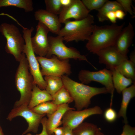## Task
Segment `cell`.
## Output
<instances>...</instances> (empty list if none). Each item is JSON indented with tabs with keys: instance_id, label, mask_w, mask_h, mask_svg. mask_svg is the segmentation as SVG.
Masks as SVG:
<instances>
[{
	"instance_id": "17",
	"label": "cell",
	"mask_w": 135,
	"mask_h": 135,
	"mask_svg": "<svg viewBox=\"0 0 135 135\" xmlns=\"http://www.w3.org/2000/svg\"><path fill=\"white\" fill-rule=\"evenodd\" d=\"M75 110L74 108L70 107L68 104H64L59 105L57 110L52 114H46L48 118L46 126L48 134L52 135L53 130L62 124V119L66 111Z\"/></svg>"
},
{
	"instance_id": "43",
	"label": "cell",
	"mask_w": 135,
	"mask_h": 135,
	"mask_svg": "<svg viewBox=\"0 0 135 135\" xmlns=\"http://www.w3.org/2000/svg\"><path fill=\"white\" fill-rule=\"evenodd\" d=\"M52 135H54V134H53Z\"/></svg>"
},
{
	"instance_id": "14",
	"label": "cell",
	"mask_w": 135,
	"mask_h": 135,
	"mask_svg": "<svg viewBox=\"0 0 135 135\" xmlns=\"http://www.w3.org/2000/svg\"><path fill=\"white\" fill-rule=\"evenodd\" d=\"M90 12L82 0H73L69 6L63 8L59 18L61 24L64 23L71 18L75 20H80L86 17Z\"/></svg>"
},
{
	"instance_id": "40",
	"label": "cell",
	"mask_w": 135,
	"mask_h": 135,
	"mask_svg": "<svg viewBox=\"0 0 135 135\" xmlns=\"http://www.w3.org/2000/svg\"><path fill=\"white\" fill-rule=\"evenodd\" d=\"M96 135H104V134L101 132L100 130L97 132Z\"/></svg>"
},
{
	"instance_id": "13",
	"label": "cell",
	"mask_w": 135,
	"mask_h": 135,
	"mask_svg": "<svg viewBox=\"0 0 135 135\" xmlns=\"http://www.w3.org/2000/svg\"><path fill=\"white\" fill-rule=\"evenodd\" d=\"M95 54L98 56L100 63L104 64L106 69L111 70L115 69L124 60L128 59V56L120 53L114 46L102 49Z\"/></svg>"
},
{
	"instance_id": "9",
	"label": "cell",
	"mask_w": 135,
	"mask_h": 135,
	"mask_svg": "<svg viewBox=\"0 0 135 135\" xmlns=\"http://www.w3.org/2000/svg\"><path fill=\"white\" fill-rule=\"evenodd\" d=\"M78 77L81 83L84 84H88L94 81L98 82L104 86L108 93L111 94L110 103H112L115 89L112 81L111 71L106 68L98 71L82 70L79 72Z\"/></svg>"
},
{
	"instance_id": "5",
	"label": "cell",
	"mask_w": 135,
	"mask_h": 135,
	"mask_svg": "<svg viewBox=\"0 0 135 135\" xmlns=\"http://www.w3.org/2000/svg\"><path fill=\"white\" fill-rule=\"evenodd\" d=\"M34 28H23V37L25 44L22 53L24 54L27 59L30 72L34 80V83L41 89L45 90L46 84L42 76L40 69L39 63L32 46L31 38Z\"/></svg>"
},
{
	"instance_id": "46",
	"label": "cell",
	"mask_w": 135,
	"mask_h": 135,
	"mask_svg": "<svg viewBox=\"0 0 135 135\" xmlns=\"http://www.w3.org/2000/svg\"></svg>"
},
{
	"instance_id": "42",
	"label": "cell",
	"mask_w": 135,
	"mask_h": 135,
	"mask_svg": "<svg viewBox=\"0 0 135 135\" xmlns=\"http://www.w3.org/2000/svg\"><path fill=\"white\" fill-rule=\"evenodd\" d=\"M7 14H4V13H2L0 14V15H6L7 16Z\"/></svg>"
},
{
	"instance_id": "4",
	"label": "cell",
	"mask_w": 135,
	"mask_h": 135,
	"mask_svg": "<svg viewBox=\"0 0 135 135\" xmlns=\"http://www.w3.org/2000/svg\"><path fill=\"white\" fill-rule=\"evenodd\" d=\"M19 62L15 75V82L20 97V99L15 102L14 108L22 105L28 106L34 84L33 77L29 71L27 59L23 53Z\"/></svg>"
},
{
	"instance_id": "34",
	"label": "cell",
	"mask_w": 135,
	"mask_h": 135,
	"mask_svg": "<svg viewBox=\"0 0 135 135\" xmlns=\"http://www.w3.org/2000/svg\"><path fill=\"white\" fill-rule=\"evenodd\" d=\"M106 17L108 20H109L113 24H115L116 22V18L114 11H110L106 15Z\"/></svg>"
},
{
	"instance_id": "25",
	"label": "cell",
	"mask_w": 135,
	"mask_h": 135,
	"mask_svg": "<svg viewBox=\"0 0 135 135\" xmlns=\"http://www.w3.org/2000/svg\"><path fill=\"white\" fill-rule=\"evenodd\" d=\"M100 130L93 124L82 122L72 130L73 135H96Z\"/></svg>"
},
{
	"instance_id": "33",
	"label": "cell",
	"mask_w": 135,
	"mask_h": 135,
	"mask_svg": "<svg viewBox=\"0 0 135 135\" xmlns=\"http://www.w3.org/2000/svg\"><path fill=\"white\" fill-rule=\"evenodd\" d=\"M47 118L45 117H44L42 119L41 123L42 126V130L40 134L36 135H49L48 134L46 128V123ZM25 135H32V134L29 133H28L25 134Z\"/></svg>"
},
{
	"instance_id": "3",
	"label": "cell",
	"mask_w": 135,
	"mask_h": 135,
	"mask_svg": "<svg viewBox=\"0 0 135 135\" xmlns=\"http://www.w3.org/2000/svg\"><path fill=\"white\" fill-rule=\"evenodd\" d=\"M94 18L89 14L84 18L79 20L66 21L64 26L61 28L58 34L66 42L88 40L94 30Z\"/></svg>"
},
{
	"instance_id": "30",
	"label": "cell",
	"mask_w": 135,
	"mask_h": 135,
	"mask_svg": "<svg viewBox=\"0 0 135 135\" xmlns=\"http://www.w3.org/2000/svg\"><path fill=\"white\" fill-rule=\"evenodd\" d=\"M121 6L123 10L126 13L128 12L134 17L135 13L132 8V0H116Z\"/></svg>"
},
{
	"instance_id": "23",
	"label": "cell",
	"mask_w": 135,
	"mask_h": 135,
	"mask_svg": "<svg viewBox=\"0 0 135 135\" xmlns=\"http://www.w3.org/2000/svg\"><path fill=\"white\" fill-rule=\"evenodd\" d=\"M135 64L130 60L123 61L115 69L126 78L135 82Z\"/></svg>"
},
{
	"instance_id": "19",
	"label": "cell",
	"mask_w": 135,
	"mask_h": 135,
	"mask_svg": "<svg viewBox=\"0 0 135 135\" xmlns=\"http://www.w3.org/2000/svg\"><path fill=\"white\" fill-rule=\"evenodd\" d=\"M122 98L121 106L117 118L122 117L125 124H128L126 116V110L129 103L132 99L135 96V84L123 90L122 92Z\"/></svg>"
},
{
	"instance_id": "29",
	"label": "cell",
	"mask_w": 135,
	"mask_h": 135,
	"mask_svg": "<svg viewBox=\"0 0 135 135\" xmlns=\"http://www.w3.org/2000/svg\"><path fill=\"white\" fill-rule=\"evenodd\" d=\"M108 0H82L83 3L90 12L92 10H98Z\"/></svg>"
},
{
	"instance_id": "37",
	"label": "cell",
	"mask_w": 135,
	"mask_h": 135,
	"mask_svg": "<svg viewBox=\"0 0 135 135\" xmlns=\"http://www.w3.org/2000/svg\"><path fill=\"white\" fill-rule=\"evenodd\" d=\"M53 132L54 135H62L63 133L62 127L56 128L53 130Z\"/></svg>"
},
{
	"instance_id": "26",
	"label": "cell",
	"mask_w": 135,
	"mask_h": 135,
	"mask_svg": "<svg viewBox=\"0 0 135 135\" xmlns=\"http://www.w3.org/2000/svg\"><path fill=\"white\" fill-rule=\"evenodd\" d=\"M52 96V102L58 106L68 104L74 101L69 92L64 86Z\"/></svg>"
},
{
	"instance_id": "32",
	"label": "cell",
	"mask_w": 135,
	"mask_h": 135,
	"mask_svg": "<svg viewBox=\"0 0 135 135\" xmlns=\"http://www.w3.org/2000/svg\"><path fill=\"white\" fill-rule=\"evenodd\" d=\"M120 135H135V127L131 126L128 124H125Z\"/></svg>"
},
{
	"instance_id": "6",
	"label": "cell",
	"mask_w": 135,
	"mask_h": 135,
	"mask_svg": "<svg viewBox=\"0 0 135 135\" xmlns=\"http://www.w3.org/2000/svg\"><path fill=\"white\" fill-rule=\"evenodd\" d=\"M0 32L6 38V51L12 55L17 62L20 61L24 44V40L18 28L13 24L2 23Z\"/></svg>"
},
{
	"instance_id": "11",
	"label": "cell",
	"mask_w": 135,
	"mask_h": 135,
	"mask_svg": "<svg viewBox=\"0 0 135 135\" xmlns=\"http://www.w3.org/2000/svg\"><path fill=\"white\" fill-rule=\"evenodd\" d=\"M103 111L99 106H96L80 110H69L65 113L62 118L63 126L73 130L88 117L94 114H101Z\"/></svg>"
},
{
	"instance_id": "28",
	"label": "cell",
	"mask_w": 135,
	"mask_h": 135,
	"mask_svg": "<svg viewBox=\"0 0 135 135\" xmlns=\"http://www.w3.org/2000/svg\"><path fill=\"white\" fill-rule=\"evenodd\" d=\"M44 2L48 11L56 15L61 12L63 7L60 0H45Z\"/></svg>"
},
{
	"instance_id": "27",
	"label": "cell",
	"mask_w": 135,
	"mask_h": 135,
	"mask_svg": "<svg viewBox=\"0 0 135 135\" xmlns=\"http://www.w3.org/2000/svg\"><path fill=\"white\" fill-rule=\"evenodd\" d=\"M58 106L52 101H48L42 103L31 110L39 114H51L57 110Z\"/></svg>"
},
{
	"instance_id": "2",
	"label": "cell",
	"mask_w": 135,
	"mask_h": 135,
	"mask_svg": "<svg viewBox=\"0 0 135 135\" xmlns=\"http://www.w3.org/2000/svg\"><path fill=\"white\" fill-rule=\"evenodd\" d=\"M124 25L116 24L94 26L86 46L90 52L96 53L99 50L114 46L117 37Z\"/></svg>"
},
{
	"instance_id": "38",
	"label": "cell",
	"mask_w": 135,
	"mask_h": 135,
	"mask_svg": "<svg viewBox=\"0 0 135 135\" xmlns=\"http://www.w3.org/2000/svg\"><path fill=\"white\" fill-rule=\"evenodd\" d=\"M60 0L63 8L69 6L72 2L73 0Z\"/></svg>"
},
{
	"instance_id": "45",
	"label": "cell",
	"mask_w": 135,
	"mask_h": 135,
	"mask_svg": "<svg viewBox=\"0 0 135 135\" xmlns=\"http://www.w3.org/2000/svg\"></svg>"
},
{
	"instance_id": "44",
	"label": "cell",
	"mask_w": 135,
	"mask_h": 135,
	"mask_svg": "<svg viewBox=\"0 0 135 135\" xmlns=\"http://www.w3.org/2000/svg\"></svg>"
},
{
	"instance_id": "8",
	"label": "cell",
	"mask_w": 135,
	"mask_h": 135,
	"mask_svg": "<svg viewBox=\"0 0 135 135\" xmlns=\"http://www.w3.org/2000/svg\"><path fill=\"white\" fill-rule=\"evenodd\" d=\"M50 44L48 51L46 57L49 58L54 55L61 60L72 58L80 60H85L90 63L86 56L80 54L75 48L66 46L62 38L60 36H48Z\"/></svg>"
},
{
	"instance_id": "15",
	"label": "cell",
	"mask_w": 135,
	"mask_h": 135,
	"mask_svg": "<svg viewBox=\"0 0 135 135\" xmlns=\"http://www.w3.org/2000/svg\"><path fill=\"white\" fill-rule=\"evenodd\" d=\"M134 35L132 24L129 22L124 27L117 37L114 46L117 50L122 55L127 56L128 48L132 43Z\"/></svg>"
},
{
	"instance_id": "41",
	"label": "cell",
	"mask_w": 135,
	"mask_h": 135,
	"mask_svg": "<svg viewBox=\"0 0 135 135\" xmlns=\"http://www.w3.org/2000/svg\"><path fill=\"white\" fill-rule=\"evenodd\" d=\"M0 135H4L2 131V129L0 126Z\"/></svg>"
},
{
	"instance_id": "20",
	"label": "cell",
	"mask_w": 135,
	"mask_h": 135,
	"mask_svg": "<svg viewBox=\"0 0 135 135\" xmlns=\"http://www.w3.org/2000/svg\"><path fill=\"white\" fill-rule=\"evenodd\" d=\"M111 71L112 72L113 86L118 93L120 94L123 90L132 83L134 84L131 79L124 76L116 69H114Z\"/></svg>"
},
{
	"instance_id": "1",
	"label": "cell",
	"mask_w": 135,
	"mask_h": 135,
	"mask_svg": "<svg viewBox=\"0 0 135 135\" xmlns=\"http://www.w3.org/2000/svg\"><path fill=\"white\" fill-rule=\"evenodd\" d=\"M64 86L68 90L75 103L77 110L87 108L90 104L92 97L97 94L108 92L105 87L90 86L76 82L66 75L61 77Z\"/></svg>"
},
{
	"instance_id": "10",
	"label": "cell",
	"mask_w": 135,
	"mask_h": 135,
	"mask_svg": "<svg viewBox=\"0 0 135 135\" xmlns=\"http://www.w3.org/2000/svg\"><path fill=\"white\" fill-rule=\"evenodd\" d=\"M46 115L38 114L29 108L28 106L22 105L13 108L8 114L6 119L11 121L18 116L24 118L28 126L21 135H24L30 132L37 133L41 120Z\"/></svg>"
},
{
	"instance_id": "39",
	"label": "cell",
	"mask_w": 135,
	"mask_h": 135,
	"mask_svg": "<svg viewBox=\"0 0 135 135\" xmlns=\"http://www.w3.org/2000/svg\"><path fill=\"white\" fill-rule=\"evenodd\" d=\"M130 60L135 64V51L134 50L132 52L130 53Z\"/></svg>"
},
{
	"instance_id": "24",
	"label": "cell",
	"mask_w": 135,
	"mask_h": 135,
	"mask_svg": "<svg viewBox=\"0 0 135 135\" xmlns=\"http://www.w3.org/2000/svg\"><path fill=\"white\" fill-rule=\"evenodd\" d=\"M44 79L46 84V90L52 96L63 86L61 77L54 76H45Z\"/></svg>"
},
{
	"instance_id": "22",
	"label": "cell",
	"mask_w": 135,
	"mask_h": 135,
	"mask_svg": "<svg viewBox=\"0 0 135 135\" xmlns=\"http://www.w3.org/2000/svg\"><path fill=\"white\" fill-rule=\"evenodd\" d=\"M10 6L22 8L26 12H32L34 10L32 0H0V8Z\"/></svg>"
},
{
	"instance_id": "21",
	"label": "cell",
	"mask_w": 135,
	"mask_h": 135,
	"mask_svg": "<svg viewBox=\"0 0 135 135\" xmlns=\"http://www.w3.org/2000/svg\"><path fill=\"white\" fill-rule=\"evenodd\" d=\"M118 10H123L120 5L116 1L108 0L100 8L97 10L98 12L97 16L98 21L102 22L108 20L106 17V14L110 12H115Z\"/></svg>"
},
{
	"instance_id": "16",
	"label": "cell",
	"mask_w": 135,
	"mask_h": 135,
	"mask_svg": "<svg viewBox=\"0 0 135 135\" xmlns=\"http://www.w3.org/2000/svg\"><path fill=\"white\" fill-rule=\"evenodd\" d=\"M34 16L36 20L45 25L50 32L58 35V34L61 24L57 15L46 10L40 9L35 12Z\"/></svg>"
},
{
	"instance_id": "12",
	"label": "cell",
	"mask_w": 135,
	"mask_h": 135,
	"mask_svg": "<svg viewBox=\"0 0 135 135\" xmlns=\"http://www.w3.org/2000/svg\"><path fill=\"white\" fill-rule=\"evenodd\" d=\"M36 28L35 36L31 38L32 46L35 54L39 56L44 57L47 54L50 48L48 36L50 31L45 25L39 22Z\"/></svg>"
},
{
	"instance_id": "7",
	"label": "cell",
	"mask_w": 135,
	"mask_h": 135,
	"mask_svg": "<svg viewBox=\"0 0 135 135\" xmlns=\"http://www.w3.org/2000/svg\"><path fill=\"white\" fill-rule=\"evenodd\" d=\"M36 59L42 69V76L62 77L65 74L70 75L71 73L69 59L61 60L53 55L50 58L37 56Z\"/></svg>"
},
{
	"instance_id": "36",
	"label": "cell",
	"mask_w": 135,
	"mask_h": 135,
	"mask_svg": "<svg viewBox=\"0 0 135 135\" xmlns=\"http://www.w3.org/2000/svg\"><path fill=\"white\" fill-rule=\"evenodd\" d=\"M62 127L63 130L62 135H73L72 130L67 126H63Z\"/></svg>"
},
{
	"instance_id": "31",
	"label": "cell",
	"mask_w": 135,
	"mask_h": 135,
	"mask_svg": "<svg viewBox=\"0 0 135 135\" xmlns=\"http://www.w3.org/2000/svg\"><path fill=\"white\" fill-rule=\"evenodd\" d=\"M104 116L106 121L112 122L114 121L117 118V114L115 110L110 107L105 110Z\"/></svg>"
},
{
	"instance_id": "18",
	"label": "cell",
	"mask_w": 135,
	"mask_h": 135,
	"mask_svg": "<svg viewBox=\"0 0 135 135\" xmlns=\"http://www.w3.org/2000/svg\"><path fill=\"white\" fill-rule=\"evenodd\" d=\"M52 96L46 90L41 89L34 84L33 86L30 99L28 106L32 109L42 103L52 101Z\"/></svg>"
},
{
	"instance_id": "35",
	"label": "cell",
	"mask_w": 135,
	"mask_h": 135,
	"mask_svg": "<svg viewBox=\"0 0 135 135\" xmlns=\"http://www.w3.org/2000/svg\"><path fill=\"white\" fill-rule=\"evenodd\" d=\"M115 12L116 18L119 20L123 19L126 15V13L121 10H117Z\"/></svg>"
}]
</instances>
